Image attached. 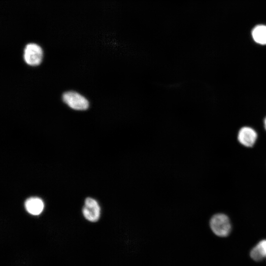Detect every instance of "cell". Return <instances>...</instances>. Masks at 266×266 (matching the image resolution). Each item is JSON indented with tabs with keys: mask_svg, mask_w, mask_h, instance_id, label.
I'll return each instance as SVG.
<instances>
[{
	"mask_svg": "<svg viewBox=\"0 0 266 266\" xmlns=\"http://www.w3.org/2000/svg\"><path fill=\"white\" fill-rule=\"evenodd\" d=\"M252 35L254 41L262 45L266 44V26L258 25L252 30Z\"/></svg>",
	"mask_w": 266,
	"mask_h": 266,
	"instance_id": "7",
	"label": "cell"
},
{
	"mask_svg": "<svg viewBox=\"0 0 266 266\" xmlns=\"http://www.w3.org/2000/svg\"><path fill=\"white\" fill-rule=\"evenodd\" d=\"M257 245L261 249L262 252L264 255L265 257H266V239H264L260 241Z\"/></svg>",
	"mask_w": 266,
	"mask_h": 266,
	"instance_id": "9",
	"label": "cell"
},
{
	"mask_svg": "<svg viewBox=\"0 0 266 266\" xmlns=\"http://www.w3.org/2000/svg\"><path fill=\"white\" fill-rule=\"evenodd\" d=\"M43 58L41 47L34 43L27 44L24 49L23 59L26 64L32 66H39Z\"/></svg>",
	"mask_w": 266,
	"mask_h": 266,
	"instance_id": "3",
	"label": "cell"
},
{
	"mask_svg": "<svg viewBox=\"0 0 266 266\" xmlns=\"http://www.w3.org/2000/svg\"><path fill=\"white\" fill-rule=\"evenodd\" d=\"M250 255L251 258L256 262L261 261L265 258L257 244L252 249Z\"/></svg>",
	"mask_w": 266,
	"mask_h": 266,
	"instance_id": "8",
	"label": "cell"
},
{
	"mask_svg": "<svg viewBox=\"0 0 266 266\" xmlns=\"http://www.w3.org/2000/svg\"><path fill=\"white\" fill-rule=\"evenodd\" d=\"M264 123H265V129L266 130V118L265 119Z\"/></svg>",
	"mask_w": 266,
	"mask_h": 266,
	"instance_id": "10",
	"label": "cell"
},
{
	"mask_svg": "<svg viewBox=\"0 0 266 266\" xmlns=\"http://www.w3.org/2000/svg\"><path fill=\"white\" fill-rule=\"evenodd\" d=\"M26 210L31 214L38 215L43 211L44 203L41 199L38 197H31L25 202Z\"/></svg>",
	"mask_w": 266,
	"mask_h": 266,
	"instance_id": "6",
	"label": "cell"
},
{
	"mask_svg": "<svg viewBox=\"0 0 266 266\" xmlns=\"http://www.w3.org/2000/svg\"><path fill=\"white\" fill-rule=\"evenodd\" d=\"M62 100L65 104L74 110H86L89 107L88 100L80 94L73 91L65 92L62 95Z\"/></svg>",
	"mask_w": 266,
	"mask_h": 266,
	"instance_id": "2",
	"label": "cell"
},
{
	"mask_svg": "<svg viewBox=\"0 0 266 266\" xmlns=\"http://www.w3.org/2000/svg\"><path fill=\"white\" fill-rule=\"evenodd\" d=\"M100 207L98 201L91 198H87L83 208V214L85 218L89 221H98L100 216Z\"/></svg>",
	"mask_w": 266,
	"mask_h": 266,
	"instance_id": "4",
	"label": "cell"
},
{
	"mask_svg": "<svg viewBox=\"0 0 266 266\" xmlns=\"http://www.w3.org/2000/svg\"><path fill=\"white\" fill-rule=\"evenodd\" d=\"M210 227L213 233L220 237L228 236L231 231V224L229 217L224 214L214 215L210 220Z\"/></svg>",
	"mask_w": 266,
	"mask_h": 266,
	"instance_id": "1",
	"label": "cell"
},
{
	"mask_svg": "<svg viewBox=\"0 0 266 266\" xmlns=\"http://www.w3.org/2000/svg\"><path fill=\"white\" fill-rule=\"evenodd\" d=\"M257 138L256 131L248 127H242L239 131L237 138L239 142L246 147H252Z\"/></svg>",
	"mask_w": 266,
	"mask_h": 266,
	"instance_id": "5",
	"label": "cell"
}]
</instances>
